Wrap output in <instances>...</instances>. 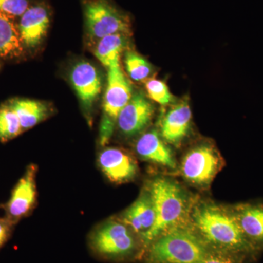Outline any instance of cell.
I'll return each instance as SVG.
<instances>
[{"label":"cell","mask_w":263,"mask_h":263,"mask_svg":"<svg viewBox=\"0 0 263 263\" xmlns=\"http://www.w3.org/2000/svg\"><path fill=\"white\" fill-rule=\"evenodd\" d=\"M192 111L186 102H181L164 116L161 124V134L166 141L177 143L187 134Z\"/></svg>","instance_id":"cell-14"},{"label":"cell","mask_w":263,"mask_h":263,"mask_svg":"<svg viewBox=\"0 0 263 263\" xmlns=\"http://www.w3.org/2000/svg\"><path fill=\"white\" fill-rule=\"evenodd\" d=\"M49 24V15L44 6L37 5L28 8L22 15L18 25L22 43L27 47H36L46 35Z\"/></svg>","instance_id":"cell-13"},{"label":"cell","mask_w":263,"mask_h":263,"mask_svg":"<svg viewBox=\"0 0 263 263\" xmlns=\"http://www.w3.org/2000/svg\"><path fill=\"white\" fill-rule=\"evenodd\" d=\"M193 222L206 241L228 250H241L249 243L234 214L214 204L194 209Z\"/></svg>","instance_id":"cell-1"},{"label":"cell","mask_w":263,"mask_h":263,"mask_svg":"<svg viewBox=\"0 0 263 263\" xmlns=\"http://www.w3.org/2000/svg\"><path fill=\"white\" fill-rule=\"evenodd\" d=\"M234 214L247 238L263 241V206L240 205Z\"/></svg>","instance_id":"cell-17"},{"label":"cell","mask_w":263,"mask_h":263,"mask_svg":"<svg viewBox=\"0 0 263 263\" xmlns=\"http://www.w3.org/2000/svg\"><path fill=\"white\" fill-rule=\"evenodd\" d=\"M86 27L90 37L100 40L114 34L130 33L129 17L108 0H88L84 6Z\"/></svg>","instance_id":"cell-6"},{"label":"cell","mask_w":263,"mask_h":263,"mask_svg":"<svg viewBox=\"0 0 263 263\" xmlns=\"http://www.w3.org/2000/svg\"><path fill=\"white\" fill-rule=\"evenodd\" d=\"M9 105L18 116L23 132L44 121L50 114L46 104L36 100H14Z\"/></svg>","instance_id":"cell-16"},{"label":"cell","mask_w":263,"mask_h":263,"mask_svg":"<svg viewBox=\"0 0 263 263\" xmlns=\"http://www.w3.org/2000/svg\"><path fill=\"white\" fill-rule=\"evenodd\" d=\"M153 113L152 104L143 95H134L119 113L118 127L124 136H136L148 126Z\"/></svg>","instance_id":"cell-10"},{"label":"cell","mask_w":263,"mask_h":263,"mask_svg":"<svg viewBox=\"0 0 263 263\" xmlns=\"http://www.w3.org/2000/svg\"><path fill=\"white\" fill-rule=\"evenodd\" d=\"M138 237L121 219H110L93 228L88 236V245L98 258L123 260L138 252Z\"/></svg>","instance_id":"cell-3"},{"label":"cell","mask_w":263,"mask_h":263,"mask_svg":"<svg viewBox=\"0 0 263 263\" xmlns=\"http://www.w3.org/2000/svg\"><path fill=\"white\" fill-rule=\"evenodd\" d=\"M70 81L86 108H91L102 89L101 78L96 67L88 62H79L71 70Z\"/></svg>","instance_id":"cell-11"},{"label":"cell","mask_w":263,"mask_h":263,"mask_svg":"<svg viewBox=\"0 0 263 263\" xmlns=\"http://www.w3.org/2000/svg\"><path fill=\"white\" fill-rule=\"evenodd\" d=\"M29 0H0V13L8 16H20L28 9Z\"/></svg>","instance_id":"cell-23"},{"label":"cell","mask_w":263,"mask_h":263,"mask_svg":"<svg viewBox=\"0 0 263 263\" xmlns=\"http://www.w3.org/2000/svg\"><path fill=\"white\" fill-rule=\"evenodd\" d=\"M98 165L105 177L116 183L131 181L138 174V164L127 152L118 148H106L98 156Z\"/></svg>","instance_id":"cell-9"},{"label":"cell","mask_w":263,"mask_h":263,"mask_svg":"<svg viewBox=\"0 0 263 263\" xmlns=\"http://www.w3.org/2000/svg\"><path fill=\"white\" fill-rule=\"evenodd\" d=\"M219 157L212 146L202 145L193 148L182 162L183 177L199 186L209 184L219 169Z\"/></svg>","instance_id":"cell-8"},{"label":"cell","mask_w":263,"mask_h":263,"mask_svg":"<svg viewBox=\"0 0 263 263\" xmlns=\"http://www.w3.org/2000/svg\"><path fill=\"white\" fill-rule=\"evenodd\" d=\"M120 219L138 235L141 243L155 221V208L148 190L141 194L136 201L123 213Z\"/></svg>","instance_id":"cell-12"},{"label":"cell","mask_w":263,"mask_h":263,"mask_svg":"<svg viewBox=\"0 0 263 263\" xmlns=\"http://www.w3.org/2000/svg\"><path fill=\"white\" fill-rule=\"evenodd\" d=\"M15 224L5 216L0 218V248L9 238L12 230Z\"/></svg>","instance_id":"cell-24"},{"label":"cell","mask_w":263,"mask_h":263,"mask_svg":"<svg viewBox=\"0 0 263 263\" xmlns=\"http://www.w3.org/2000/svg\"><path fill=\"white\" fill-rule=\"evenodd\" d=\"M37 164H30L3 205L5 217L15 224L32 212L37 201Z\"/></svg>","instance_id":"cell-7"},{"label":"cell","mask_w":263,"mask_h":263,"mask_svg":"<svg viewBox=\"0 0 263 263\" xmlns=\"http://www.w3.org/2000/svg\"><path fill=\"white\" fill-rule=\"evenodd\" d=\"M208 254L203 242L190 230H167L149 245L148 263H198Z\"/></svg>","instance_id":"cell-4"},{"label":"cell","mask_w":263,"mask_h":263,"mask_svg":"<svg viewBox=\"0 0 263 263\" xmlns=\"http://www.w3.org/2000/svg\"><path fill=\"white\" fill-rule=\"evenodd\" d=\"M23 133L16 113L9 105L0 108V141L3 143L16 138Z\"/></svg>","instance_id":"cell-20"},{"label":"cell","mask_w":263,"mask_h":263,"mask_svg":"<svg viewBox=\"0 0 263 263\" xmlns=\"http://www.w3.org/2000/svg\"><path fill=\"white\" fill-rule=\"evenodd\" d=\"M127 36L124 34H114L100 40L95 54L105 67L109 68L120 65L121 53L127 46Z\"/></svg>","instance_id":"cell-18"},{"label":"cell","mask_w":263,"mask_h":263,"mask_svg":"<svg viewBox=\"0 0 263 263\" xmlns=\"http://www.w3.org/2000/svg\"><path fill=\"white\" fill-rule=\"evenodd\" d=\"M198 263H236V262L227 254L208 253Z\"/></svg>","instance_id":"cell-25"},{"label":"cell","mask_w":263,"mask_h":263,"mask_svg":"<svg viewBox=\"0 0 263 263\" xmlns=\"http://www.w3.org/2000/svg\"><path fill=\"white\" fill-rule=\"evenodd\" d=\"M133 97V89L120 65L109 67L108 84L103 103V115L100 127V141L105 146L113 135L119 114Z\"/></svg>","instance_id":"cell-5"},{"label":"cell","mask_w":263,"mask_h":263,"mask_svg":"<svg viewBox=\"0 0 263 263\" xmlns=\"http://www.w3.org/2000/svg\"><path fill=\"white\" fill-rule=\"evenodd\" d=\"M148 190L155 208V221L141 240L142 245L146 247L178 224L184 214L186 205L182 190L171 180L157 178L151 183Z\"/></svg>","instance_id":"cell-2"},{"label":"cell","mask_w":263,"mask_h":263,"mask_svg":"<svg viewBox=\"0 0 263 263\" xmlns=\"http://www.w3.org/2000/svg\"><path fill=\"white\" fill-rule=\"evenodd\" d=\"M136 149L137 154L143 160L170 168L176 167L172 152L155 130L143 134L137 141Z\"/></svg>","instance_id":"cell-15"},{"label":"cell","mask_w":263,"mask_h":263,"mask_svg":"<svg viewBox=\"0 0 263 263\" xmlns=\"http://www.w3.org/2000/svg\"><path fill=\"white\" fill-rule=\"evenodd\" d=\"M146 88L148 97L156 103L164 105L174 100V97L163 81L156 79H148L146 82Z\"/></svg>","instance_id":"cell-22"},{"label":"cell","mask_w":263,"mask_h":263,"mask_svg":"<svg viewBox=\"0 0 263 263\" xmlns=\"http://www.w3.org/2000/svg\"><path fill=\"white\" fill-rule=\"evenodd\" d=\"M124 62L128 74L133 80H146L152 72L149 63L135 51L127 52Z\"/></svg>","instance_id":"cell-21"},{"label":"cell","mask_w":263,"mask_h":263,"mask_svg":"<svg viewBox=\"0 0 263 263\" xmlns=\"http://www.w3.org/2000/svg\"><path fill=\"white\" fill-rule=\"evenodd\" d=\"M18 29L8 15L0 13V57L17 54L22 49Z\"/></svg>","instance_id":"cell-19"}]
</instances>
